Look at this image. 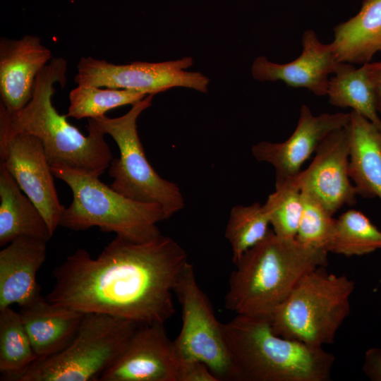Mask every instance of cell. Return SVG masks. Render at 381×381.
<instances>
[{"instance_id":"16","label":"cell","mask_w":381,"mask_h":381,"mask_svg":"<svg viewBox=\"0 0 381 381\" xmlns=\"http://www.w3.org/2000/svg\"><path fill=\"white\" fill-rule=\"evenodd\" d=\"M37 36L0 40V103L10 112L22 109L32 96L35 79L52 59Z\"/></svg>"},{"instance_id":"22","label":"cell","mask_w":381,"mask_h":381,"mask_svg":"<svg viewBox=\"0 0 381 381\" xmlns=\"http://www.w3.org/2000/svg\"><path fill=\"white\" fill-rule=\"evenodd\" d=\"M375 88L363 66L357 68L351 64L339 63L329 78L326 95L332 105L352 109L381 131Z\"/></svg>"},{"instance_id":"21","label":"cell","mask_w":381,"mask_h":381,"mask_svg":"<svg viewBox=\"0 0 381 381\" xmlns=\"http://www.w3.org/2000/svg\"><path fill=\"white\" fill-rule=\"evenodd\" d=\"M0 163V246L20 236L48 242L53 236L47 222L33 202Z\"/></svg>"},{"instance_id":"13","label":"cell","mask_w":381,"mask_h":381,"mask_svg":"<svg viewBox=\"0 0 381 381\" xmlns=\"http://www.w3.org/2000/svg\"><path fill=\"white\" fill-rule=\"evenodd\" d=\"M180 363L164 324L140 325L99 381H179Z\"/></svg>"},{"instance_id":"4","label":"cell","mask_w":381,"mask_h":381,"mask_svg":"<svg viewBox=\"0 0 381 381\" xmlns=\"http://www.w3.org/2000/svg\"><path fill=\"white\" fill-rule=\"evenodd\" d=\"M231 381H327L334 363L323 347L279 336L270 318L236 315L223 324Z\"/></svg>"},{"instance_id":"17","label":"cell","mask_w":381,"mask_h":381,"mask_svg":"<svg viewBox=\"0 0 381 381\" xmlns=\"http://www.w3.org/2000/svg\"><path fill=\"white\" fill-rule=\"evenodd\" d=\"M47 241L20 236L0 251V310L25 306L39 297L37 274L47 255Z\"/></svg>"},{"instance_id":"5","label":"cell","mask_w":381,"mask_h":381,"mask_svg":"<svg viewBox=\"0 0 381 381\" xmlns=\"http://www.w3.org/2000/svg\"><path fill=\"white\" fill-rule=\"evenodd\" d=\"M54 176L73 193V201L62 212L59 226L73 230L97 226L105 232L137 243H146L162 234L157 224L164 220L157 203L131 199L99 180V176L65 168L51 167Z\"/></svg>"},{"instance_id":"20","label":"cell","mask_w":381,"mask_h":381,"mask_svg":"<svg viewBox=\"0 0 381 381\" xmlns=\"http://www.w3.org/2000/svg\"><path fill=\"white\" fill-rule=\"evenodd\" d=\"M333 31L331 44L339 62L369 63L381 52V0H363L359 11Z\"/></svg>"},{"instance_id":"18","label":"cell","mask_w":381,"mask_h":381,"mask_svg":"<svg viewBox=\"0 0 381 381\" xmlns=\"http://www.w3.org/2000/svg\"><path fill=\"white\" fill-rule=\"evenodd\" d=\"M37 358L57 353L75 337L85 313L42 296L19 310Z\"/></svg>"},{"instance_id":"31","label":"cell","mask_w":381,"mask_h":381,"mask_svg":"<svg viewBox=\"0 0 381 381\" xmlns=\"http://www.w3.org/2000/svg\"><path fill=\"white\" fill-rule=\"evenodd\" d=\"M365 72L371 82L375 86H381V61L368 63L363 65Z\"/></svg>"},{"instance_id":"10","label":"cell","mask_w":381,"mask_h":381,"mask_svg":"<svg viewBox=\"0 0 381 381\" xmlns=\"http://www.w3.org/2000/svg\"><path fill=\"white\" fill-rule=\"evenodd\" d=\"M191 57L159 63L136 61L114 64L105 60L82 57L74 80L77 85L124 89L155 95L174 87L207 92L209 79L199 72L186 71Z\"/></svg>"},{"instance_id":"3","label":"cell","mask_w":381,"mask_h":381,"mask_svg":"<svg viewBox=\"0 0 381 381\" xmlns=\"http://www.w3.org/2000/svg\"><path fill=\"white\" fill-rule=\"evenodd\" d=\"M328 252L284 238L272 229L234 263L225 307L236 315L270 318L308 272L328 265Z\"/></svg>"},{"instance_id":"23","label":"cell","mask_w":381,"mask_h":381,"mask_svg":"<svg viewBox=\"0 0 381 381\" xmlns=\"http://www.w3.org/2000/svg\"><path fill=\"white\" fill-rule=\"evenodd\" d=\"M37 359L19 311L0 310L1 380L18 381Z\"/></svg>"},{"instance_id":"28","label":"cell","mask_w":381,"mask_h":381,"mask_svg":"<svg viewBox=\"0 0 381 381\" xmlns=\"http://www.w3.org/2000/svg\"><path fill=\"white\" fill-rule=\"evenodd\" d=\"M301 193L303 212L296 239L305 246L325 249L335 219L315 195L304 190Z\"/></svg>"},{"instance_id":"26","label":"cell","mask_w":381,"mask_h":381,"mask_svg":"<svg viewBox=\"0 0 381 381\" xmlns=\"http://www.w3.org/2000/svg\"><path fill=\"white\" fill-rule=\"evenodd\" d=\"M269 225V216L263 205L259 202L232 207L226 227L225 238L231 246L234 263L246 250L266 236L270 230Z\"/></svg>"},{"instance_id":"8","label":"cell","mask_w":381,"mask_h":381,"mask_svg":"<svg viewBox=\"0 0 381 381\" xmlns=\"http://www.w3.org/2000/svg\"><path fill=\"white\" fill-rule=\"evenodd\" d=\"M154 95H147L119 117L90 119L111 135L119 149V157L113 158L109 167L114 179L110 186L134 200L159 205L168 219L184 207L183 196L176 183L162 178L150 165L137 131V119L151 106Z\"/></svg>"},{"instance_id":"25","label":"cell","mask_w":381,"mask_h":381,"mask_svg":"<svg viewBox=\"0 0 381 381\" xmlns=\"http://www.w3.org/2000/svg\"><path fill=\"white\" fill-rule=\"evenodd\" d=\"M146 96L129 90L78 85L69 93V107L66 115L76 119L99 118L112 109L133 105Z\"/></svg>"},{"instance_id":"24","label":"cell","mask_w":381,"mask_h":381,"mask_svg":"<svg viewBox=\"0 0 381 381\" xmlns=\"http://www.w3.org/2000/svg\"><path fill=\"white\" fill-rule=\"evenodd\" d=\"M381 249V231L361 212L349 210L334 219L328 253L359 256Z\"/></svg>"},{"instance_id":"27","label":"cell","mask_w":381,"mask_h":381,"mask_svg":"<svg viewBox=\"0 0 381 381\" xmlns=\"http://www.w3.org/2000/svg\"><path fill=\"white\" fill-rule=\"evenodd\" d=\"M303 198L295 178L275 181V190L263 205L273 231L284 238H296L303 212Z\"/></svg>"},{"instance_id":"7","label":"cell","mask_w":381,"mask_h":381,"mask_svg":"<svg viewBox=\"0 0 381 381\" xmlns=\"http://www.w3.org/2000/svg\"><path fill=\"white\" fill-rule=\"evenodd\" d=\"M140 325L101 313H85L71 343L37 358L18 381H99L121 356Z\"/></svg>"},{"instance_id":"2","label":"cell","mask_w":381,"mask_h":381,"mask_svg":"<svg viewBox=\"0 0 381 381\" xmlns=\"http://www.w3.org/2000/svg\"><path fill=\"white\" fill-rule=\"evenodd\" d=\"M67 63L52 58L37 75L32 96L22 109L8 112L0 103V137L18 133L38 138L51 167L65 168L99 176L113 159L104 133L88 119L85 136L59 114L52 104L54 84L66 83Z\"/></svg>"},{"instance_id":"30","label":"cell","mask_w":381,"mask_h":381,"mask_svg":"<svg viewBox=\"0 0 381 381\" xmlns=\"http://www.w3.org/2000/svg\"><path fill=\"white\" fill-rule=\"evenodd\" d=\"M365 375L373 380H381V351L377 349L368 350L363 367Z\"/></svg>"},{"instance_id":"1","label":"cell","mask_w":381,"mask_h":381,"mask_svg":"<svg viewBox=\"0 0 381 381\" xmlns=\"http://www.w3.org/2000/svg\"><path fill=\"white\" fill-rule=\"evenodd\" d=\"M188 262L185 250L161 235L137 243L116 236L96 258L85 249L53 272L45 298L83 313H101L139 325L164 324L175 312L174 287Z\"/></svg>"},{"instance_id":"14","label":"cell","mask_w":381,"mask_h":381,"mask_svg":"<svg viewBox=\"0 0 381 381\" xmlns=\"http://www.w3.org/2000/svg\"><path fill=\"white\" fill-rule=\"evenodd\" d=\"M350 119L351 112L315 116L303 104L296 128L289 138L282 143L261 141L252 147V154L258 162L273 166L275 181L294 179L320 143L332 132L346 126Z\"/></svg>"},{"instance_id":"6","label":"cell","mask_w":381,"mask_h":381,"mask_svg":"<svg viewBox=\"0 0 381 381\" xmlns=\"http://www.w3.org/2000/svg\"><path fill=\"white\" fill-rule=\"evenodd\" d=\"M313 269L297 282L270 317L274 333L310 346L334 342L351 310L355 283L345 274Z\"/></svg>"},{"instance_id":"19","label":"cell","mask_w":381,"mask_h":381,"mask_svg":"<svg viewBox=\"0 0 381 381\" xmlns=\"http://www.w3.org/2000/svg\"><path fill=\"white\" fill-rule=\"evenodd\" d=\"M349 174L358 195L381 201V131L351 111Z\"/></svg>"},{"instance_id":"29","label":"cell","mask_w":381,"mask_h":381,"mask_svg":"<svg viewBox=\"0 0 381 381\" xmlns=\"http://www.w3.org/2000/svg\"><path fill=\"white\" fill-rule=\"evenodd\" d=\"M179 381H219L203 363L181 360Z\"/></svg>"},{"instance_id":"15","label":"cell","mask_w":381,"mask_h":381,"mask_svg":"<svg viewBox=\"0 0 381 381\" xmlns=\"http://www.w3.org/2000/svg\"><path fill=\"white\" fill-rule=\"evenodd\" d=\"M302 52L299 56L286 64H277L265 56L253 62V77L261 82L282 81L294 88H305L317 96L327 95L329 80L339 63L332 45L320 42L313 30L302 36Z\"/></svg>"},{"instance_id":"32","label":"cell","mask_w":381,"mask_h":381,"mask_svg":"<svg viewBox=\"0 0 381 381\" xmlns=\"http://www.w3.org/2000/svg\"><path fill=\"white\" fill-rule=\"evenodd\" d=\"M376 107L378 114L381 118V86H377L375 88Z\"/></svg>"},{"instance_id":"11","label":"cell","mask_w":381,"mask_h":381,"mask_svg":"<svg viewBox=\"0 0 381 381\" xmlns=\"http://www.w3.org/2000/svg\"><path fill=\"white\" fill-rule=\"evenodd\" d=\"M0 159L54 235L65 207L58 198L54 176L41 140L23 133L0 137Z\"/></svg>"},{"instance_id":"12","label":"cell","mask_w":381,"mask_h":381,"mask_svg":"<svg viewBox=\"0 0 381 381\" xmlns=\"http://www.w3.org/2000/svg\"><path fill=\"white\" fill-rule=\"evenodd\" d=\"M349 123L329 133L318 145L309 166L295 177L301 190L315 195L332 215L357 201L349 174Z\"/></svg>"},{"instance_id":"9","label":"cell","mask_w":381,"mask_h":381,"mask_svg":"<svg viewBox=\"0 0 381 381\" xmlns=\"http://www.w3.org/2000/svg\"><path fill=\"white\" fill-rule=\"evenodd\" d=\"M174 294L181 306L182 326L174 341L180 360L200 361L219 381H231L232 367L223 324L198 286L190 262L179 277Z\"/></svg>"}]
</instances>
